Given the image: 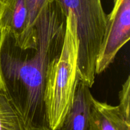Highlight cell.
Returning a JSON list of instances; mask_svg holds the SVG:
<instances>
[{"label":"cell","mask_w":130,"mask_h":130,"mask_svg":"<svg viewBox=\"0 0 130 130\" xmlns=\"http://www.w3.org/2000/svg\"><path fill=\"white\" fill-rule=\"evenodd\" d=\"M66 20L67 15L53 0L37 19L36 47L21 48L8 31H0V90L13 105L26 130H50L44 88L50 66L62 50Z\"/></svg>","instance_id":"1"},{"label":"cell","mask_w":130,"mask_h":130,"mask_svg":"<svg viewBox=\"0 0 130 130\" xmlns=\"http://www.w3.org/2000/svg\"><path fill=\"white\" fill-rule=\"evenodd\" d=\"M78 51L77 22L72 12L68 11L62 50L50 66L44 88V102L50 130L60 126L72 106L80 81Z\"/></svg>","instance_id":"2"},{"label":"cell","mask_w":130,"mask_h":130,"mask_svg":"<svg viewBox=\"0 0 130 130\" xmlns=\"http://www.w3.org/2000/svg\"><path fill=\"white\" fill-rule=\"evenodd\" d=\"M129 38L130 0H114L112 10L106 16L105 33L96 58V75L110 66Z\"/></svg>","instance_id":"3"},{"label":"cell","mask_w":130,"mask_h":130,"mask_svg":"<svg viewBox=\"0 0 130 130\" xmlns=\"http://www.w3.org/2000/svg\"><path fill=\"white\" fill-rule=\"evenodd\" d=\"M1 30L8 31L21 48L36 46L37 29L30 24L26 0H0Z\"/></svg>","instance_id":"4"},{"label":"cell","mask_w":130,"mask_h":130,"mask_svg":"<svg viewBox=\"0 0 130 130\" xmlns=\"http://www.w3.org/2000/svg\"><path fill=\"white\" fill-rule=\"evenodd\" d=\"M90 88L79 81L72 106L63 123L57 130H90L93 99Z\"/></svg>","instance_id":"5"},{"label":"cell","mask_w":130,"mask_h":130,"mask_svg":"<svg viewBox=\"0 0 130 130\" xmlns=\"http://www.w3.org/2000/svg\"><path fill=\"white\" fill-rule=\"evenodd\" d=\"M90 130H130V118L126 117L118 106L102 102L93 98Z\"/></svg>","instance_id":"6"},{"label":"cell","mask_w":130,"mask_h":130,"mask_svg":"<svg viewBox=\"0 0 130 130\" xmlns=\"http://www.w3.org/2000/svg\"><path fill=\"white\" fill-rule=\"evenodd\" d=\"M0 130H26L21 117L8 98L1 90Z\"/></svg>","instance_id":"7"},{"label":"cell","mask_w":130,"mask_h":130,"mask_svg":"<svg viewBox=\"0 0 130 130\" xmlns=\"http://www.w3.org/2000/svg\"><path fill=\"white\" fill-rule=\"evenodd\" d=\"M130 76H128L127 79L122 86L121 90L119 92V110L127 118H130L129 114V96H130Z\"/></svg>","instance_id":"8"},{"label":"cell","mask_w":130,"mask_h":130,"mask_svg":"<svg viewBox=\"0 0 130 130\" xmlns=\"http://www.w3.org/2000/svg\"><path fill=\"white\" fill-rule=\"evenodd\" d=\"M53 1V0H26L30 24L32 26H36L37 19L43 8Z\"/></svg>","instance_id":"9"}]
</instances>
